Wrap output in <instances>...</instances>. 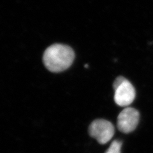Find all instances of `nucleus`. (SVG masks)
Returning <instances> with one entry per match:
<instances>
[{
	"instance_id": "obj_1",
	"label": "nucleus",
	"mask_w": 153,
	"mask_h": 153,
	"mask_svg": "<svg viewBox=\"0 0 153 153\" xmlns=\"http://www.w3.org/2000/svg\"><path fill=\"white\" fill-rule=\"evenodd\" d=\"M75 53L71 48L63 44H54L44 52L43 61L46 68L52 72H61L73 63Z\"/></svg>"
},
{
	"instance_id": "obj_2",
	"label": "nucleus",
	"mask_w": 153,
	"mask_h": 153,
	"mask_svg": "<svg viewBox=\"0 0 153 153\" xmlns=\"http://www.w3.org/2000/svg\"><path fill=\"white\" fill-rule=\"evenodd\" d=\"M114 101L120 107H128L134 101L136 93L132 84L123 76L114 80Z\"/></svg>"
},
{
	"instance_id": "obj_3",
	"label": "nucleus",
	"mask_w": 153,
	"mask_h": 153,
	"mask_svg": "<svg viewBox=\"0 0 153 153\" xmlns=\"http://www.w3.org/2000/svg\"><path fill=\"white\" fill-rule=\"evenodd\" d=\"M89 135L100 144H105L114 137L115 129L113 124L105 119H96L89 126Z\"/></svg>"
},
{
	"instance_id": "obj_4",
	"label": "nucleus",
	"mask_w": 153,
	"mask_h": 153,
	"mask_svg": "<svg viewBox=\"0 0 153 153\" xmlns=\"http://www.w3.org/2000/svg\"><path fill=\"white\" fill-rule=\"evenodd\" d=\"M139 118L140 114L137 109L133 107L124 108L117 117V128L123 133H131L135 130Z\"/></svg>"
},
{
	"instance_id": "obj_5",
	"label": "nucleus",
	"mask_w": 153,
	"mask_h": 153,
	"mask_svg": "<svg viewBox=\"0 0 153 153\" xmlns=\"http://www.w3.org/2000/svg\"><path fill=\"white\" fill-rule=\"evenodd\" d=\"M123 143L119 140H115L112 143L108 149L105 153H121Z\"/></svg>"
}]
</instances>
